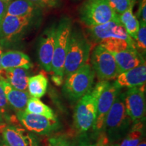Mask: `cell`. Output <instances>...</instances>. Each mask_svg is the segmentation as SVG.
Segmentation results:
<instances>
[{"label":"cell","mask_w":146,"mask_h":146,"mask_svg":"<svg viewBox=\"0 0 146 146\" xmlns=\"http://www.w3.org/2000/svg\"><path fill=\"white\" fill-rule=\"evenodd\" d=\"M107 83V81L98 82L96 86L78 100L74 114V126L78 133H85L94 127L98 99Z\"/></svg>","instance_id":"1"},{"label":"cell","mask_w":146,"mask_h":146,"mask_svg":"<svg viewBox=\"0 0 146 146\" xmlns=\"http://www.w3.org/2000/svg\"><path fill=\"white\" fill-rule=\"evenodd\" d=\"M132 124V120L126 112L124 94L120 93L108 113L101 133H104L108 143H116L127 135Z\"/></svg>","instance_id":"2"},{"label":"cell","mask_w":146,"mask_h":146,"mask_svg":"<svg viewBox=\"0 0 146 146\" xmlns=\"http://www.w3.org/2000/svg\"><path fill=\"white\" fill-rule=\"evenodd\" d=\"M91 44L81 31L72 30L64 62V74L68 76L85 65L89 59Z\"/></svg>","instance_id":"3"},{"label":"cell","mask_w":146,"mask_h":146,"mask_svg":"<svg viewBox=\"0 0 146 146\" xmlns=\"http://www.w3.org/2000/svg\"><path fill=\"white\" fill-rule=\"evenodd\" d=\"M95 72L89 64H85L75 72L67 76L63 85L64 96L71 101H78L93 87Z\"/></svg>","instance_id":"4"},{"label":"cell","mask_w":146,"mask_h":146,"mask_svg":"<svg viewBox=\"0 0 146 146\" xmlns=\"http://www.w3.org/2000/svg\"><path fill=\"white\" fill-rule=\"evenodd\" d=\"M79 14L81 21L87 27L97 26L110 21L120 24L118 15L111 8L108 0H88L82 5Z\"/></svg>","instance_id":"5"},{"label":"cell","mask_w":146,"mask_h":146,"mask_svg":"<svg viewBox=\"0 0 146 146\" xmlns=\"http://www.w3.org/2000/svg\"><path fill=\"white\" fill-rule=\"evenodd\" d=\"M72 27V21L68 18H63L56 26V36L52 61V70L55 75L62 77L64 75V62Z\"/></svg>","instance_id":"6"},{"label":"cell","mask_w":146,"mask_h":146,"mask_svg":"<svg viewBox=\"0 0 146 146\" xmlns=\"http://www.w3.org/2000/svg\"><path fill=\"white\" fill-rule=\"evenodd\" d=\"M91 67L100 81L114 79L120 74L112 54L102 46L98 45L91 54Z\"/></svg>","instance_id":"7"},{"label":"cell","mask_w":146,"mask_h":146,"mask_svg":"<svg viewBox=\"0 0 146 146\" xmlns=\"http://www.w3.org/2000/svg\"><path fill=\"white\" fill-rule=\"evenodd\" d=\"M16 117L27 130L41 135L54 133L61 127L58 118L50 119L40 115L29 114L24 110L16 112Z\"/></svg>","instance_id":"8"},{"label":"cell","mask_w":146,"mask_h":146,"mask_svg":"<svg viewBox=\"0 0 146 146\" xmlns=\"http://www.w3.org/2000/svg\"><path fill=\"white\" fill-rule=\"evenodd\" d=\"M120 89L121 88L117 86L114 82L111 83L108 81L105 88L100 94L98 99L96 121L93 127V130H94L96 134H101L103 131L108 113L120 94Z\"/></svg>","instance_id":"9"},{"label":"cell","mask_w":146,"mask_h":146,"mask_svg":"<svg viewBox=\"0 0 146 146\" xmlns=\"http://www.w3.org/2000/svg\"><path fill=\"white\" fill-rule=\"evenodd\" d=\"M145 85L130 88L124 94L126 112L133 123L145 118L146 104Z\"/></svg>","instance_id":"10"},{"label":"cell","mask_w":146,"mask_h":146,"mask_svg":"<svg viewBox=\"0 0 146 146\" xmlns=\"http://www.w3.org/2000/svg\"><path fill=\"white\" fill-rule=\"evenodd\" d=\"M56 26L53 24L40 36L38 46V59L42 68L47 72L52 71V61L56 36Z\"/></svg>","instance_id":"11"},{"label":"cell","mask_w":146,"mask_h":146,"mask_svg":"<svg viewBox=\"0 0 146 146\" xmlns=\"http://www.w3.org/2000/svg\"><path fill=\"white\" fill-rule=\"evenodd\" d=\"M33 17L5 15L0 25V42L12 41L29 26Z\"/></svg>","instance_id":"12"},{"label":"cell","mask_w":146,"mask_h":146,"mask_svg":"<svg viewBox=\"0 0 146 146\" xmlns=\"http://www.w3.org/2000/svg\"><path fill=\"white\" fill-rule=\"evenodd\" d=\"M89 27V33L92 39L99 43L108 38H118L126 40L129 43H135L127 34L123 25L114 21H110L102 25Z\"/></svg>","instance_id":"13"},{"label":"cell","mask_w":146,"mask_h":146,"mask_svg":"<svg viewBox=\"0 0 146 146\" xmlns=\"http://www.w3.org/2000/svg\"><path fill=\"white\" fill-rule=\"evenodd\" d=\"M3 141L8 146H39L37 138L31 132L16 126L2 129Z\"/></svg>","instance_id":"14"},{"label":"cell","mask_w":146,"mask_h":146,"mask_svg":"<svg viewBox=\"0 0 146 146\" xmlns=\"http://www.w3.org/2000/svg\"><path fill=\"white\" fill-rule=\"evenodd\" d=\"M145 82L146 65L143 63L136 68L120 73L114 83L120 88H133L145 85Z\"/></svg>","instance_id":"15"},{"label":"cell","mask_w":146,"mask_h":146,"mask_svg":"<svg viewBox=\"0 0 146 146\" xmlns=\"http://www.w3.org/2000/svg\"><path fill=\"white\" fill-rule=\"evenodd\" d=\"M112 54L120 73L136 68L145 63V60L138 52L137 49H132L120 53H113Z\"/></svg>","instance_id":"16"},{"label":"cell","mask_w":146,"mask_h":146,"mask_svg":"<svg viewBox=\"0 0 146 146\" xmlns=\"http://www.w3.org/2000/svg\"><path fill=\"white\" fill-rule=\"evenodd\" d=\"M0 81L10 106L13 108L16 112L25 110L27 102L31 98L28 91L14 89L1 76Z\"/></svg>","instance_id":"17"},{"label":"cell","mask_w":146,"mask_h":146,"mask_svg":"<svg viewBox=\"0 0 146 146\" xmlns=\"http://www.w3.org/2000/svg\"><path fill=\"white\" fill-rule=\"evenodd\" d=\"M32 66L33 64L29 56L20 51H8L1 55V67L2 70L14 68L29 70Z\"/></svg>","instance_id":"18"},{"label":"cell","mask_w":146,"mask_h":146,"mask_svg":"<svg viewBox=\"0 0 146 146\" xmlns=\"http://www.w3.org/2000/svg\"><path fill=\"white\" fill-rule=\"evenodd\" d=\"M0 76L14 89L21 91H27L29 76L26 69L21 68L5 69L0 73Z\"/></svg>","instance_id":"19"},{"label":"cell","mask_w":146,"mask_h":146,"mask_svg":"<svg viewBox=\"0 0 146 146\" xmlns=\"http://www.w3.org/2000/svg\"><path fill=\"white\" fill-rule=\"evenodd\" d=\"M36 8V5L28 0H12L8 1L5 15L33 17Z\"/></svg>","instance_id":"20"},{"label":"cell","mask_w":146,"mask_h":146,"mask_svg":"<svg viewBox=\"0 0 146 146\" xmlns=\"http://www.w3.org/2000/svg\"><path fill=\"white\" fill-rule=\"evenodd\" d=\"M135 3H133L129 8L123 12V14L118 15L120 23L127 31V34L133 39H137V35L139 28V22L133 13V9Z\"/></svg>","instance_id":"21"},{"label":"cell","mask_w":146,"mask_h":146,"mask_svg":"<svg viewBox=\"0 0 146 146\" xmlns=\"http://www.w3.org/2000/svg\"><path fill=\"white\" fill-rule=\"evenodd\" d=\"M48 85V81L44 74L42 73L29 77L27 89L31 97L41 98L46 93Z\"/></svg>","instance_id":"22"},{"label":"cell","mask_w":146,"mask_h":146,"mask_svg":"<svg viewBox=\"0 0 146 146\" xmlns=\"http://www.w3.org/2000/svg\"><path fill=\"white\" fill-rule=\"evenodd\" d=\"M144 124L143 120L134 123L118 146H137L143 140Z\"/></svg>","instance_id":"23"},{"label":"cell","mask_w":146,"mask_h":146,"mask_svg":"<svg viewBox=\"0 0 146 146\" xmlns=\"http://www.w3.org/2000/svg\"><path fill=\"white\" fill-rule=\"evenodd\" d=\"M25 112L29 114H34L43 116L44 117L50 119L57 118L53 110L43 103L38 98H30L27 104V106L25 109Z\"/></svg>","instance_id":"24"},{"label":"cell","mask_w":146,"mask_h":146,"mask_svg":"<svg viewBox=\"0 0 146 146\" xmlns=\"http://www.w3.org/2000/svg\"><path fill=\"white\" fill-rule=\"evenodd\" d=\"M106 50L113 53H120L124 51H127L132 49H137L135 43H131L124 39L118 38H108L100 42Z\"/></svg>","instance_id":"25"},{"label":"cell","mask_w":146,"mask_h":146,"mask_svg":"<svg viewBox=\"0 0 146 146\" xmlns=\"http://www.w3.org/2000/svg\"><path fill=\"white\" fill-rule=\"evenodd\" d=\"M0 114L3 118V120L7 121L11 120L12 116L10 115V104L5 97L4 91H3L2 85L0 81Z\"/></svg>","instance_id":"26"},{"label":"cell","mask_w":146,"mask_h":146,"mask_svg":"<svg viewBox=\"0 0 146 146\" xmlns=\"http://www.w3.org/2000/svg\"><path fill=\"white\" fill-rule=\"evenodd\" d=\"M136 48H138L143 54L146 52V24L139 23V28L135 39Z\"/></svg>","instance_id":"27"},{"label":"cell","mask_w":146,"mask_h":146,"mask_svg":"<svg viewBox=\"0 0 146 146\" xmlns=\"http://www.w3.org/2000/svg\"><path fill=\"white\" fill-rule=\"evenodd\" d=\"M110 7L118 15L125 12L133 3L132 0H108Z\"/></svg>","instance_id":"28"},{"label":"cell","mask_w":146,"mask_h":146,"mask_svg":"<svg viewBox=\"0 0 146 146\" xmlns=\"http://www.w3.org/2000/svg\"><path fill=\"white\" fill-rule=\"evenodd\" d=\"M36 7L44 8H57L60 5L61 0H28Z\"/></svg>","instance_id":"29"},{"label":"cell","mask_w":146,"mask_h":146,"mask_svg":"<svg viewBox=\"0 0 146 146\" xmlns=\"http://www.w3.org/2000/svg\"><path fill=\"white\" fill-rule=\"evenodd\" d=\"M47 146H74L66 138L62 136L53 137L49 139Z\"/></svg>","instance_id":"30"},{"label":"cell","mask_w":146,"mask_h":146,"mask_svg":"<svg viewBox=\"0 0 146 146\" xmlns=\"http://www.w3.org/2000/svg\"><path fill=\"white\" fill-rule=\"evenodd\" d=\"M137 18H139V23L146 24V0H141L139 5Z\"/></svg>","instance_id":"31"},{"label":"cell","mask_w":146,"mask_h":146,"mask_svg":"<svg viewBox=\"0 0 146 146\" xmlns=\"http://www.w3.org/2000/svg\"><path fill=\"white\" fill-rule=\"evenodd\" d=\"M8 3L7 1H1L0 0V25H1V21H2L3 18H4L6 13V8L7 5H8Z\"/></svg>","instance_id":"32"},{"label":"cell","mask_w":146,"mask_h":146,"mask_svg":"<svg viewBox=\"0 0 146 146\" xmlns=\"http://www.w3.org/2000/svg\"><path fill=\"white\" fill-rule=\"evenodd\" d=\"M96 145L97 146H118V143H108L106 140L103 137L100 139V141H99L96 143Z\"/></svg>","instance_id":"33"},{"label":"cell","mask_w":146,"mask_h":146,"mask_svg":"<svg viewBox=\"0 0 146 146\" xmlns=\"http://www.w3.org/2000/svg\"><path fill=\"white\" fill-rule=\"evenodd\" d=\"M52 79L53 81L56 84V85H61L62 84V82L63 81V77L62 76H58V75H54V76L52 77Z\"/></svg>","instance_id":"34"},{"label":"cell","mask_w":146,"mask_h":146,"mask_svg":"<svg viewBox=\"0 0 146 146\" xmlns=\"http://www.w3.org/2000/svg\"><path fill=\"white\" fill-rule=\"evenodd\" d=\"M77 146H97L96 143H88V142H81Z\"/></svg>","instance_id":"35"},{"label":"cell","mask_w":146,"mask_h":146,"mask_svg":"<svg viewBox=\"0 0 146 146\" xmlns=\"http://www.w3.org/2000/svg\"><path fill=\"white\" fill-rule=\"evenodd\" d=\"M3 54V52H2V48H1V47L0 46V73H1V71H2V69H1V55Z\"/></svg>","instance_id":"36"},{"label":"cell","mask_w":146,"mask_h":146,"mask_svg":"<svg viewBox=\"0 0 146 146\" xmlns=\"http://www.w3.org/2000/svg\"><path fill=\"white\" fill-rule=\"evenodd\" d=\"M137 146H146V142L145 140H143V141H142L141 143L139 144Z\"/></svg>","instance_id":"37"},{"label":"cell","mask_w":146,"mask_h":146,"mask_svg":"<svg viewBox=\"0 0 146 146\" xmlns=\"http://www.w3.org/2000/svg\"><path fill=\"white\" fill-rule=\"evenodd\" d=\"M3 118L2 116H1V115L0 114V124H3Z\"/></svg>","instance_id":"38"},{"label":"cell","mask_w":146,"mask_h":146,"mask_svg":"<svg viewBox=\"0 0 146 146\" xmlns=\"http://www.w3.org/2000/svg\"><path fill=\"white\" fill-rule=\"evenodd\" d=\"M0 146H8V145H6V144H5L3 141H1L0 142Z\"/></svg>","instance_id":"39"},{"label":"cell","mask_w":146,"mask_h":146,"mask_svg":"<svg viewBox=\"0 0 146 146\" xmlns=\"http://www.w3.org/2000/svg\"><path fill=\"white\" fill-rule=\"evenodd\" d=\"M5 124L3 123V124H0V129H3V127H5Z\"/></svg>","instance_id":"40"},{"label":"cell","mask_w":146,"mask_h":146,"mask_svg":"<svg viewBox=\"0 0 146 146\" xmlns=\"http://www.w3.org/2000/svg\"><path fill=\"white\" fill-rule=\"evenodd\" d=\"M1 1H7V2H8V1H12V0H1Z\"/></svg>","instance_id":"41"},{"label":"cell","mask_w":146,"mask_h":146,"mask_svg":"<svg viewBox=\"0 0 146 146\" xmlns=\"http://www.w3.org/2000/svg\"><path fill=\"white\" fill-rule=\"evenodd\" d=\"M132 1H135V0H132Z\"/></svg>","instance_id":"42"}]
</instances>
